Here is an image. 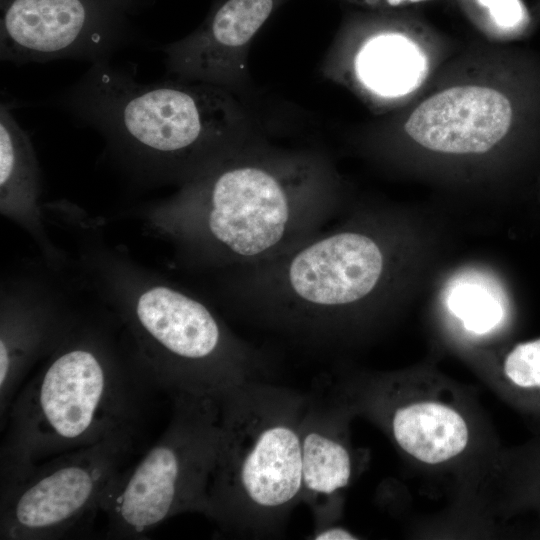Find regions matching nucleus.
<instances>
[{
    "label": "nucleus",
    "instance_id": "obj_1",
    "mask_svg": "<svg viewBox=\"0 0 540 540\" xmlns=\"http://www.w3.org/2000/svg\"><path fill=\"white\" fill-rule=\"evenodd\" d=\"M337 204L325 157L257 141L180 185L146 220L189 262L230 270L299 245L327 227Z\"/></svg>",
    "mask_w": 540,
    "mask_h": 540
},
{
    "label": "nucleus",
    "instance_id": "obj_2",
    "mask_svg": "<svg viewBox=\"0 0 540 540\" xmlns=\"http://www.w3.org/2000/svg\"><path fill=\"white\" fill-rule=\"evenodd\" d=\"M157 387L133 351L100 330L74 325L17 393L0 453V489L57 455L138 437L147 392Z\"/></svg>",
    "mask_w": 540,
    "mask_h": 540
},
{
    "label": "nucleus",
    "instance_id": "obj_3",
    "mask_svg": "<svg viewBox=\"0 0 540 540\" xmlns=\"http://www.w3.org/2000/svg\"><path fill=\"white\" fill-rule=\"evenodd\" d=\"M69 105L135 168L180 185L257 142L232 92L180 79L139 83L105 61L94 63Z\"/></svg>",
    "mask_w": 540,
    "mask_h": 540
},
{
    "label": "nucleus",
    "instance_id": "obj_4",
    "mask_svg": "<svg viewBox=\"0 0 540 540\" xmlns=\"http://www.w3.org/2000/svg\"><path fill=\"white\" fill-rule=\"evenodd\" d=\"M308 397L253 381L221 403L206 517L237 535L277 533L302 502L301 425Z\"/></svg>",
    "mask_w": 540,
    "mask_h": 540
},
{
    "label": "nucleus",
    "instance_id": "obj_5",
    "mask_svg": "<svg viewBox=\"0 0 540 540\" xmlns=\"http://www.w3.org/2000/svg\"><path fill=\"white\" fill-rule=\"evenodd\" d=\"M104 270L132 351L157 388L221 403L244 384L269 380L268 358L200 299L121 264Z\"/></svg>",
    "mask_w": 540,
    "mask_h": 540
},
{
    "label": "nucleus",
    "instance_id": "obj_6",
    "mask_svg": "<svg viewBox=\"0 0 540 540\" xmlns=\"http://www.w3.org/2000/svg\"><path fill=\"white\" fill-rule=\"evenodd\" d=\"M169 395L173 406L166 430L135 465L115 476L102 497L108 538L142 539L176 515H207L221 406L207 395Z\"/></svg>",
    "mask_w": 540,
    "mask_h": 540
},
{
    "label": "nucleus",
    "instance_id": "obj_7",
    "mask_svg": "<svg viewBox=\"0 0 540 540\" xmlns=\"http://www.w3.org/2000/svg\"><path fill=\"white\" fill-rule=\"evenodd\" d=\"M136 440L116 437L57 455L1 488L0 539H60L83 533Z\"/></svg>",
    "mask_w": 540,
    "mask_h": 540
},
{
    "label": "nucleus",
    "instance_id": "obj_8",
    "mask_svg": "<svg viewBox=\"0 0 540 540\" xmlns=\"http://www.w3.org/2000/svg\"><path fill=\"white\" fill-rule=\"evenodd\" d=\"M132 0H2V60L102 61Z\"/></svg>",
    "mask_w": 540,
    "mask_h": 540
},
{
    "label": "nucleus",
    "instance_id": "obj_9",
    "mask_svg": "<svg viewBox=\"0 0 540 540\" xmlns=\"http://www.w3.org/2000/svg\"><path fill=\"white\" fill-rule=\"evenodd\" d=\"M283 1H224L193 33L163 48L168 71L233 92L247 76L251 42Z\"/></svg>",
    "mask_w": 540,
    "mask_h": 540
},
{
    "label": "nucleus",
    "instance_id": "obj_10",
    "mask_svg": "<svg viewBox=\"0 0 540 540\" xmlns=\"http://www.w3.org/2000/svg\"><path fill=\"white\" fill-rule=\"evenodd\" d=\"M512 106L486 86H454L421 102L405 123L420 146L447 154L484 153L501 141L512 123Z\"/></svg>",
    "mask_w": 540,
    "mask_h": 540
},
{
    "label": "nucleus",
    "instance_id": "obj_11",
    "mask_svg": "<svg viewBox=\"0 0 540 540\" xmlns=\"http://www.w3.org/2000/svg\"><path fill=\"white\" fill-rule=\"evenodd\" d=\"M345 407L308 397L301 425L302 502L309 505L316 527L334 524L340 492L353 475Z\"/></svg>",
    "mask_w": 540,
    "mask_h": 540
},
{
    "label": "nucleus",
    "instance_id": "obj_12",
    "mask_svg": "<svg viewBox=\"0 0 540 540\" xmlns=\"http://www.w3.org/2000/svg\"><path fill=\"white\" fill-rule=\"evenodd\" d=\"M0 320V416L3 420L27 372L37 360L55 350L73 324L52 303L35 296H11L2 300Z\"/></svg>",
    "mask_w": 540,
    "mask_h": 540
},
{
    "label": "nucleus",
    "instance_id": "obj_13",
    "mask_svg": "<svg viewBox=\"0 0 540 540\" xmlns=\"http://www.w3.org/2000/svg\"><path fill=\"white\" fill-rule=\"evenodd\" d=\"M40 173L36 154L26 132L6 105L0 109V211L36 241L47 258L59 253L51 244L43 223Z\"/></svg>",
    "mask_w": 540,
    "mask_h": 540
},
{
    "label": "nucleus",
    "instance_id": "obj_14",
    "mask_svg": "<svg viewBox=\"0 0 540 540\" xmlns=\"http://www.w3.org/2000/svg\"><path fill=\"white\" fill-rule=\"evenodd\" d=\"M384 419L392 439L406 454L425 464H440L458 456L469 441L462 415L440 402L390 403L364 400Z\"/></svg>",
    "mask_w": 540,
    "mask_h": 540
},
{
    "label": "nucleus",
    "instance_id": "obj_15",
    "mask_svg": "<svg viewBox=\"0 0 540 540\" xmlns=\"http://www.w3.org/2000/svg\"><path fill=\"white\" fill-rule=\"evenodd\" d=\"M358 80L372 93L396 97L413 90L423 79L426 62L419 48L394 32L369 37L355 57Z\"/></svg>",
    "mask_w": 540,
    "mask_h": 540
},
{
    "label": "nucleus",
    "instance_id": "obj_16",
    "mask_svg": "<svg viewBox=\"0 0 540 540\" xmlns=\"http://www.w3.org/2000/svg\"><path fill=\"white\" fill-rule=\"evenodd\" d=\"M450 313L467 331L483 335L498 327L504 317L505 308L498 294L478 281L454 283L446 298Z\"/></svg>",
    "mask_w": 540,
    "mask_h": 540
},
{
    "label": "nucleus",
    "instance_id": "obj_17",
    "mask_svg": "<svg viewBox=\"0 0 540 540\" xmlns=\"http://www.w3.org/2000/svg\"><path fill=\"white\" fill-rule=\"evenodd\" d=\"M502 370L522 402L540 410V338L515 345L506 355Z\"/></svg>",
    "mask_w": 540,
    "mask_h": 540
},
{
    "label": "nucleus",
    "instance_id": "obj_18",
    "mask_svg": "<svg viewBox=\"0 0 540 540\" xmlns=\"http://www.w3.org/2000/svg\"><path fill=\"white\" fill-rule=\"evenodd\" d=\"M487 8L491 18L502 28H515L525 18V10L520 0H479Z\"/></svg>",
    "mask_w": 540,
    "mask_h": 540
},
{
    "label": "nucleus",
    "instance_id": "obj_19",
    "mask_svg": "<svg viewBox=\"0 0 540 540\" xmlns=\"http://www.w3.org/2000/svg\"><path fill=\"white\" fill-rule=\"evenodd\" d=\"M531 468L528 470L526 492L530 501L540 508V447L537 452L533 453V458L530 461Z\"/></svg>",
    "mask_w": 540,
    "mask_h": 540
},
{
    "label": "nucleus",
    "instance_id": "obj_20",
    "mask_svg": "<svg viewBox=\"0 0 540 540\" xmlns=\"http://www.w3.org/2000/svg\"><path fill=\"white\" fill-rule=\"evenodd\" d=\"M311 538L315 540H351L358 537L344 527L330 524L315 528Z\"/></svg>",
    "mask_w": 540,
    "mask_h": 540
},
{
    "label": "nucleus",
    "instance_id": "obj_21",
    "mask_svg": "<svg viewBox=\"0 0 540 540\" xmlns=\"http://www.w3.org/2000/svg\"><path fill=\"white\" fill-rule=\"evenodd\" d=\"M381 1H383L388 6L397 7V6H402L406 4L418 3V2H422L426 0H381Z\"/></svg>",
    "mask_w": 540,
    "mask_h": 540
},
{
    "label": "nucleus",
    "instance_id": "obj_22",
    "mask_svg": "<svg viewBox=\"0 0 540 540\" xmlns=\"http://www.w3.org/2000/svg\"><path fill=\"white\" fill-rule=\"evenodd\" d=\"M358 4L368 5V6H377L380 4L381 0H350Z\"/></svg>",
    "mask_w": 540,
    "mask_h": 540
}]
</instances>
